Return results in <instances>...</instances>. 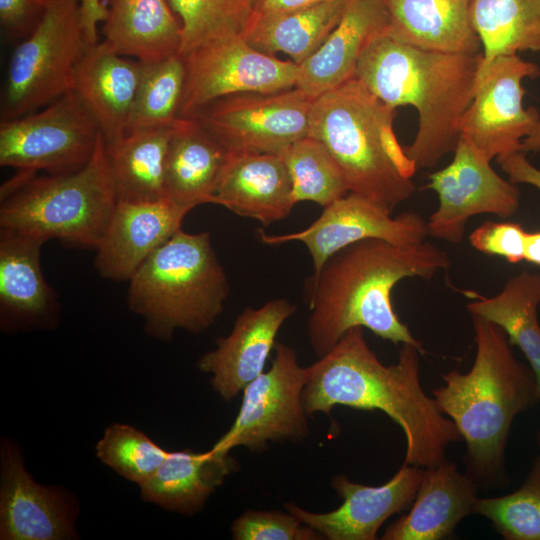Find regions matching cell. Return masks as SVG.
I'll return each instance as SVG.
<instances>
[{
	"mask_svg": "<svg viewBox=\"0 0 540 540\" xmlns=\"http://www.w3.org/2000/svg\"><path fill=\"white\" fill-rule=\"evenodd\" d=\"M415 345L403 343L395 364H382L368 346L362 327L349 329L325 355L308 366L303 404L308 416H328L337 405L380 410L401 427L404 464L430 467L443 462L446 448L462 437L435 399L421 387Z\"/></svg>",
	"mask_w": 540,
	"mask_h": 540,
	"instance_id": "1",
	"label": "cell"
},
{
	"mask_svg": "<svg viewBox=\"0 0 540 540\" xmlns=\"http://www.w3.org/2000/svg\"><path fill=\"white\" fill-rule=\"evenodd\" d=\"M449 265L448 253L427 241L401 246L369 238L335 252L306 284L307 335L314 352L325 355L349 329L362 327L423 353L422 343L394 311L392 289L405 278L430 280Z\"/></svg>",
	"mask_w": 540,
	"mask_h": 540,
	"instance_id": "2",
	"label": "cell"
},
{
	"mask_svg": "<svg viewBox=\"0 0 540 540\" xmlns=\"http://www.w3.org/2000/svg\"><path fill=\"white\" fill-rule=\"evenodd\" d=\"M481 60L482 53L420 49L386 29L362 54L355 78L389 107L411 105L418 111L416 136L404 150L417 170L433 168L457 145Z\"/></svg>",
	"mask_w": 540,
	"mask_h": 540,
	"instance_id": "3",
	"label": "cell"
},
{
	"mask_svg": "<svg viewBox=\"0 0 540 540\" xmlns=\"http://www.w3.org/2000/svg\"><path fill=\"white\" fill-rule=\"evenodd\" d=\"M472 316L476 356L467 373L452 370L433 391L440 410L466 442L467 473L484 485L504 484L505 450L515 417L540 400L531 367L519 361L498 325Z\"/></svg>",
	"mask_w": 540,
	"mask_h": 540,
	"instance_id": "4",
	"label": "cell"
},
{
	"mask_svg": "<svg viewBox=\"0 0 540 540\" xmlns=\"http://www.w3.org/2000/svg\"><path fill=\"white\" fill-rule=\"evenodd\" d=\"M395 110L354 77L313 100L308 133L328 149L349 192L390 214L414 193L417 171L395 136Z\"/></svg>",
	"mask_w": 540,
	"mask_h": 540,
	"instance_id": "5",
	"label": "cell"
},
{
	"mask_svg": "<svg viewBox=\"0 0 540 540\" xmlns=\"http://www.w3.org/2000/svg\"><path fill=\"white\" fill-rule=\"evenodd\" d=\"M229 292L210 233L180 229L130 278L127 302L149 335L170 340L177 329L200 333L211 327Z\"/></svg>",
	"mask_w": 540,
	"mask_h": 540,
	"instance_id": "6",
	"label": "cell"
},
{
	"mask_svg": "<svg viewBox=\"0 0 540 540\" xmlns=\"http://www.w3.org/2000/svg\"><path fill=\"white\" fill-rule=\"evenodd\" d=\"M117 203L103 135L89 161L63 174L19 171L1 187L0 229L96 248Z\"/></svg>",
	"mask_w": 540,
	"mask_h": 540,
	"instance_id": "7",
	"label": "cell"
},
{
	"mask_svg": "<svg viewBox=\"0 0 540 540\" xmlns=\"http://www.w3.org/2000/svg\"><path fill=\"white\" fill-rule=\"evenodd\" d=\"M88 47L78 0H48L40 21L10 58L1 119L24 116L73 92Z\"/></svg>",
	"mask_w": 540,
	"mask_h": 540,
	"instance_id": "8",
	"label": "cell"
},
{
	"mask_svg": "<svg viewBox=\"0 0 540 540\" xmlns=\"http://www.w3.org/2000/svg\"><path fill=\"white\" fill-rule=\"evenodd\" d=\"M101 135L73 91L43 109L1 119L0 165L22 172H72L89 161Z\"/></svg>",
	"mask_w": 540,
	"mask_h": 540,
	"instance_id": "9",
	"label": "cell"
},
{
	"mask_svg": "<svg viewBox=\"0 0 540 540\" xmlns=\"http://www.w3.org/2000/svg\"><path fill=\"white\" fill-rule=\"evenodd\" d=\"M274 349L270 369L245 387L233 424L213 449L228 453L243 446L261 452L268 443L299 442L309 435L302 398L308 368L299 365L292 347L278 342Z\"/></svg>",
	"mask_w": 540,
	"mask_h": 540,
	"instance_id": "10",
	"label": "cell"
},
{
	"mask_svg": "<svg viewBox=\"0 0 540 540\" xmlns=\"http://www.w3.org/2000/svg\"><path fill=\"white\" fill-rule=\"evenodd\" d=\"M313 100L296 87L220 98L196 119L231 154H280L308 136Z\"/></svg>",
	"mask_w": 540,
	"mask_h": 540,
	"instance_id": "11",
	"label": "cell"
},
{
	"mask_svg": "<svg viewBox=\"0 0 540 540\" xmlns=\"http://www.w3.org/2000/svg\"><path fill=\"white\" fill-rule=\"evenodd\" d=\"M181 56L186 74L179 117L185 118L229 95L294 88L299 75V65L255 49L242 35L205 43Z\"/></svg>",
	"mask_w": 540,
	"mask_h": 540,
	"instance_id": "12",
	"label": "cell"
},
{
	"mask_svg": "<svg viewBox=\"0 0 540 540\" xmlns=\"http://www.w3.org/2000/svg\"><path fill=\"white\" fill-rule=\"evenodd\" d=\"M539 75V66L518 54L498 57L479 70L473 99L460 122V136L490 161L521 151L523 139L540 121L535 107L523 106L522 81Z\"/></svg>",
	"mask_w": 540,
	"mask_h": 540,
	"instance_id": "13",
	"label": "cell"
},
{
	"mask_svg": "<svg viewBox=\"0 0 540 540\" xmlns=\"http://www.w3.org/2000/svg\"><path fill=\"white\" fill-rule=\"evenodd\" d=\"M425 188L438 195L439 205L427 221L428 235L450 243L462 241L469 218L514 215L520 204L516 184L503 179L469 140L460 136L452 161L430 174Z\"/></svg>",
	"mask_w": 540,
	"mask_h": 540,
	"instance_id": "14",
	"label": "cell"
},
{
	"mask_svg": "<svg viewBox=\"0 0 540 540\" xmlns=\"http://www.w3.org/2000/svg\"><path fill=\"white\" fill-rule=\"evenodd\" d=\"M259 234L268 245L303 243L316 274L331 255L352 243L377 238L401 246L416 245L425 241L428 226L417 212L407 211L392 217L371 200L350 192L325 207L306 229L283 235H267L259 230Z\"/></svg>",
	"mask_w": 540,
	"mask_h": 540,
	"instance_id": "15",
	"label": "cell"
},
{
	"mask_svg": "<svg viewBox=\"0 0 540 540\" xmlns=\"http://www.w3.org/2000/svg\"><path fill=\"white\" fill-rule=\"evenodd\" d=\"M422 473L421 467L404 464L381 486L362 485L337 475L332 479V487L343 499L337 509L316 513L295 503H286L284 508L326 539L374 540L390 516L413 503Z\"/></svg>",
	"mask_w": 540,
	"mask_h": 540,
	"instance_id": "16",
	"label": "cell"
},
{
	"mask_svg": "<svg viewBox=\"0 0 540 540\" xmlns=\"http://www.w3.org/2000/svg\"><path fill=\"white\" fill-rule=\"evenodd\" d=\"M296 308L286 298L267 301L258 308L246 307L230 334L219 337L216 348L199 359L198 368L211 374L210 384L224 401H232L263 372L280 328Z\"/></svg>",
	"mask_w": 540,
	"mask_h": 540,
	"instance_id": "17",
	"label": "cell"
},
{
	"mask_svg": "<svg viewBox=\"0 0 540 540\" xmlns=\"http://www.w3.org/2000/svg\"><path fill=\"white\" fill-rule=\"evenodd\" d=\"M191 208L168 198L117 201L95 248V267L108 280L129 281L177 231Z\"/></svg>",
	"mask_w": 540,
	"mask_h": 540,
	"instance_id": "18",
	"label": "cell"
},
{
	"mask_svg": "<svg viewBox=\"0 0 540 540\" xmlns=\"http://www.w3.org/2000/svg\"><path fill=\"white\" fill-rule=\"evenodd\" d=\"M74 512L59 489L36 483L18 450L8 442L1 453L0 538L60 540L72 538Z\"/></svg>",
	"mask_w": 540,
	"mask_h": 540,
	"instance_id": "19",
	"label": "cell"
},
{
	"mask_svg": "<svg viewBox=\"0 0 540 540\" xmlns=\"http://www.w3.org/2000/svg\"><path fill=\"white\" fill-rule=\"evenodd\" d=\"M388 25L384 0H348L323 45L299 65L295 87L314 100L354 78L362 54Z\"/></svg>",
	"mask_w": 540,
	"mask_h": 540,
	"instance_id": "20",
	"label": "cell"
},
{
	"mask_svg": "<svg viewBox=\"0 0 540 540\" xmlns=\"http://www.w3.org/2000/svg\"><path fill=\"white\" fill-rule=\"evenodd\" d=\"M215 204L269 226L290 215L296 205L289 172L279 154L228 153L215 193Z\"/></svg>",
	"mask_w": 540,
	"mask_h": 540,
	"instance_id": "21",
	"label": "cell"
},
{
	"mask_svg": "<svg viewBox=\"0 0 540 540\" xmlns=\"http://www.w3.org/2000/svg\"><path fill=\"white\" fill-rule=\"evenodd\" d=\"M478 484L455 463L426 467L410 511L391 523L383 540H440L473 513Z\"/></svg>",
	"mask_w": 540,
	"mask_h": 540,
	"instance_id": "22",
	"label": "cell"
},
{
	"mask_svg": "<svg viewBox=\"0 0 540 540\" xmlns=\"http://www.w3.org/2000/svg\"><path fill=\"white\" fill-rule=\"evenodd\" d=\"M142 63L122 56L104 41L88 47L75 75L74 92L96 120L106 144L127 132Z\"/></svg>",
	"mask_w": 540,
	"mask_h": 540,
	"instance_id": "23",
	"label": "cell"
},
{
	"mask_svg": "<svg viewBox=\"0 0 540 540\" xmlns=\"http://www.w3.org/2000/svg\"><path fill=\"white\" fill-rule=\"evenodd\" d=\"M387 32L411 46L445 53L478 54L482 45L471 20L472 0H384Z\"/></svg>",
	"mask_w": 540,
	"mask_h": 540,
	"instance_id": "24",
	"label": "cell"
},
{
	"mask_svg": "<svg viewBox=\"0 0 540 540\" xmlns=\"http://www.w3.org/2000/svg\"><path fill=\"white\" fill-rule=\"evenodd\" d=\"M227 157L228 152L196 119L180 117L166 155L164 197L191 209L215 204Z\"/></svg>",
	"mask_w": 540,
	"mask_h": 540,
	"instance_id": "25",
	"label": "cell"
},
{
	"mask_svg": "<svg viewBox=\"0 0 540 540\" xmlns=\"http://www.w3.org/2000/svg\"><path fill=\"white\" fill-rule=\"evenodd\" d=\"M103 41L116 53L143 63L179 53L181 25L168 0H102Z\"/></svg>",
	"mask_w": 540,
	"mask_h": 540,
	"instance_id": "26",
	"label": "cell"
},
{
	"mask_svg": "<svg viewBox=\"0 0 540 540\" xmlns=\"http://www.w3.org/2000/svg\"><path fill=\"white\" fill-rule=\"evenodd\" d=\"M228 453L211 448L169 452L155 474L140 487L144 501L185 515L201 511L228 475L237 470Z\"/></svg>",
	"mask_w": 540,
	"mask_h": 540,
	"instance_id": "27",
	"label": "cell"
},
{
	"mask_svg": "<svg viewBox=\"0 0 540 540\" xmlns=\"http://www.w3.org/2000/svg\"><path fill=\"white\" fill-rule=\"evenodd\" d=\"M43 241L0 229V309L2 316L36 322L50 315L56 295L40 265Z\"/></svg>",
	"mask_w": 540,
	"mask_h": 540,
	"instance_id": "28",
	"label": "cell"
},
{
	"mask_svg": "<svg viewBox=\"0 0 540 540\" xmlns=\"http://www.w3.org/2000/svg\"><path fill=\"white\" fill-rule=\"evenodd\" d=\"M176 122L127 132L116 141L105 143L117 201L164 198L165 161Z\"/></svg>",
	"mask_w": 540,
	"mask_h": 540,
	"instance_id": "29",
	"label": "cell"
},
{
	"mask_svg": "<svg viewBox=\"0 0 540 540\" xmlns=\"http://www.w3.org/2000/svg\"><path fill=\"white\" fill-rule=\"evenodd\" d=\"M348 0H325L317 4L252 22L244 34L255 49L269 55L282 52L303 64L325 42L339 23Z\"/></svg>",
	"mask_w": 540,
	"mask_h": 540,
	"instance_id": "30",
	"label": "cell"
},
{
	"mask_svg": "<svg viewBox=\"0 0 540 540\" xmlns=\"http://www.w3.org/2000/svg\"><path fill=\"white\" fill-rule=\"evenodd\" d=\"M467 304L471 315L482 317L502 328L511 345H517L535 375L540 394V275L527 271L508 279L494 297L470 295Z\"/></svg>",
	"mask_w": 540,
	"mask_h": 540,
	"instance_id": "31",
	"label": "cell"
},
{
	"mask_svg": "<svg viewBox=\"0 0 540 540\" xmlns=\"http://www.w3.org/2000/svg\"><path fill=\"white\" fill-rule=\"evenodd\" d=\"M471 20L483 48L478 71L501 56L540 52V0H472Z\"/></svg>",
	"mask_w": 540,
	"mask_h": 540,
	"instance_id": "32",
	"label": "cell"
},
{
	"mask_svg": "<svg viewBox=\"0 0 540 540\" xmlns=\"http://www.w3.org/2000/svg\"><path fill=\"white\" fill-rule=\"evenodd\" d=\"M141 63L127 132L170 126L180 118L186 74L183 57L177 53L160 61Z\"/></svg>",
	"mask_w": 540,
	"mask_h": 540,
	"instance_id": "33",
	"label": "cell"
},
{
	"mask_svg": "<svg viewBox=\"0 0 540 540\" xmlns=\"http://www.w3.org/2000/svg\"><path fill=\"white\" fill-rule=\"evenodd\" d=\"M289 172L295 203L327 207L349 191L345 177L325 145L306 136L279 154Z\"/></svg>",
	"mask_w": 540,
	"mask_h": 540,
	"instance_id": "34",
	"label": "cell"
},
{
	"mask_svg": "<svg viewBox=\"0 0 540 540\" xmlns=\"http://www.w3.org/2000/svg\"><path fill=\"white\" fill-rule=\"evenodd\" d=\"M180 20V55L205 43L242 35L253 17V0H168Z\"/></svg>",
	"mask_w": 540,
	"mask_h": 540,
	"instance_id": "35",
	"label": "cell"
},
{
	"mask_svg": "<svg viewBox=\"0 0 540 540\" xmlns=\"http://www.w3.org/2000/svg\"><path fill=\"white\" fill-rule=\"evenodd\" d=\"M473 513L488 518L507 540H540V455L534 458L523 484L514 492L478 498Z\"/></svg>",
	"mask_w": 540,
	"mask_h": 540,
	"instance_id": "36",
	"label": "cell"
},
{
	"mask_svg": "<svg viewBox=\"0 0 540 540\" xmlns=\"http://www.w3.org/2000/svg\"><path fill=\"white\" fill-rule=\"evenodd\" d=\"M168 453L142 431L119 423L108 426L96 444L104 464L139 486L155 474Z\"/></svg>",
	"mask_w": 540,
	"mask_h": 540,
	"instance_id": "37",
	"label": "cell"
},
{
	"mask_svg": "<svg viewBox=\"0 0 540 540\" xmlns=\"http://www.w3.org/2000/svg\"><path fill=\"white\" fill-rule=\"evenodd\" d=\"M235 540H319L320 533L290 512L246 510L231 525Z\"/></svg>",
	"mask_w": 540,
	"mask_h": 540,
	"instance_id": "38",
	"label": "cell"
},
{
	"mask_svg": "<svg viewBox=\"0 0 540 540\" xmlns=\"http://www.w3.org/2000/svg\"><path fill=\"white\" fill-rule=\"evenodd\" d=\"M526 235L520 223L486 221L469 235V242L481 253L515 264L524 260Z\"/></svg>",
	"mask_w": 540,
	"mask_h": 540,
	"instance_id": "39",
	"label": "cell"
},
{
	"mask_svg": "<svg viewBox=\"0 0 540 540\" xmlns=\"http://www.w3.org/2000/svg\"><path fill=\"white\" fill-rule=\"evenodd\" d=\"M48 0H0V23L12 37H27L44 14Z\"/></svg>",
	"mask_w": 540,
	"mask_h": 540,
	"instance_id": "40",
	"label": "cell"
},
{
	"mask_svg": "<svg viewBox=\"0 0 540 540\" xmlns=\"http://www.w3.org/2000/svg\"><path fill=\"white\" fill-rule=\"evenodd\" d=\"M526 153L516 151L496 158L501 169L514 184H529L540 191V169L533 166L525 156Z\"/></svg>",
	"mask_w": 540,
	"mask_h": 540,
	"instance_id": "41",
	"label": "cell"
},
{
	"mask_svg": "<svg viewBox=\"0 0 540 540\" xmlns=\"http://www.w3.org/2000/svg\"><path fill=\"white\" fill-rule=\"evenodd\" d=\"M322 1L325 0H253L251 23L302 9Z\"/></svg>",
	"mask_w": 540,
	"mask_h": 540,
	"instance_id": "42",
	"label": "cell"
},
{
	"mask_svg": "<svg viewBox=\"0 0 540 540\" xmlns=\"http://www.w3.org/2000/svg\"><path fill=\"white\" fill-rule=\"evenodd\" d=\"M81 21L88 46H94L98 41V26L106 18V8L102 0H78Z\"/></svg>",
	"mask_w": 540,
	"mask_h": 540,
	"instance_id": "43",
	"label": "cell"
},
{
	"mask_svg": "<svg viewBox=\"0 0 540 540\" xmlns=\"http://www.w3.org/2000/svg\"><path fill=\"white\" fill-rule=\"evenodd\" d=\"M524 260L540 266V231L527 232Z\"/></svg>",
	"mask_w": 540,
	"mask_h": 540,
	"instance_id": "44",
	"label": "cell"
},
{
	"mask_svg": "<svg viewBox=\"0 0 540 540\" xmlns=\"http://www.w3.org/2000/svg\"><path fill=\"white\" fill-rule=\"evenodd\" d=\"M521 151L524 153L540 151V121L536 124L531 134L523 139Z\"/></svg>",
	"mask_w": 540,
	"mask_h": 540,
	"instance_id": "45",
	"label": "cell"
},
{
	"mask_svg": "<svg viewBox=\"0 0 540 540\" xmlns=\"http://www.w3.org/2000/svg\"><path fill=\"white\" fill-rule=\"evenodd\" d=\"M537 444L540 447V431H539V433L537 435Z\"/></svg>",
	"mask_w": 540,
	"mask_h": 540,
	"instance_id": "46",
	"label": "cell"
}]
</instances>
